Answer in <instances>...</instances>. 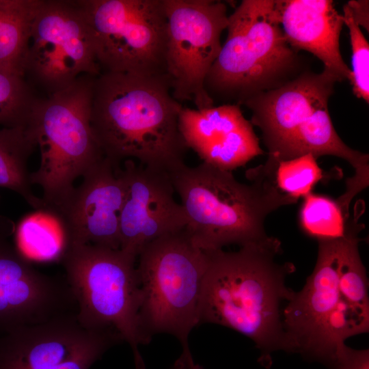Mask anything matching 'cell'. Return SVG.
Here are the masks:
<instances>
[{
  "label": "cell",
  "mask_w": 369,
  "mask_h": 369,
  "mask_svg": "<svg viewBox=\"0 0 369 369\" xmlns=\"http://www.w3.org/2000/svg\"><path fill=\"white\" fill-rule=\"evenodd\" d=\"M275 12L291 48L310 52L340 81L349 80L351 71L340 49L343 16L333 1H275Z\"/></svg>",
  "instance_id": "obj_18"
},
{
  "label": "cell",
  "mask_w": 369,
  "mask_h": 369,
  "mask_svg": "<svg viewBox=\"0 0 369 369\" xmlns=\"http://www.w3.org/2000/svg\"><path fill=\"white\" fill-rule=\"evenodd\" d=\"M103 72L166 74L163 0H79Z\"/></svg>",
  "instance_id": "obj_9"
},
{
  "label": "cell",
  "mask_w": 369,
  "mask_h": 369,
  "mask_svg": "<svg viewBox=\"0 0 369 369\" xmlns=\"http://www.w3.org/2000/svg\"><path fill=\"white\" fill-rule=\"evenodd\" d=\"M171 369H204L202 366L193 361L191 351H182L175 361Z\"/></svg>",
  "instance_id": "obj_28"
},
{
  "label": "cell",
  "mask_w": 369,
  "mask_h": 369,
  "mask_svg": "<svg viewBox=\"0 0 369 369\" xmlns=\"http://www.w3.org/2000/svg\"><path fill=\"white\" fill-rule=\"evenodd\" d=\"M15 243L27 258L61 260L66 249L64 232L57 218L43 210L24 217L15 229Z\"/></svg>",
  "instance_id": "obj_21"
},
{
  "label": "cell",
  "mask_w": 369,
  "mask_h": 369,
  "mask_svg": "<svg viewBox=\"0 0 369 369\" xmlns=\"http://www.w3.org/2000/svg\"><path fill=\"white\" fill-rule=\"evenodd\" d=\"M299 221L303 231L317 241L343 238L346 215L336 200L311 193L303 197Z\"/></svg>",
  "instance_id": "obj_22"
},
{
  "label": "cell",
  "mask_w": 369,
  "mask_h": 369,
  "mask_svg": "<svg viewBox=\"0 0 369 369\" xmlns=\"http://www.w3.org/2000/svg\"><path fill=\"white\" fill-rule=\"evenodd\" d=\"M137 259L120 249L83 245L67 247L61 261L80 323L118 333L131 346L135 368L146 369L139 346L151 340L141 327Z\"/></svg>",
  "instance_id": "obj_7"
},
{
  "label": "cell",
  "mask_w": 369,
  "mask_h": 369,
  "mask_svg": "<svg viewBox=\"0 0 369 369\" xmlns=\"http://www.w3.org/2000/svg\"><path fill=\"white\" fill-rule=\"evenodd\" d=\"M208 254L191 241L185 228L146 245L137 259L141 329L151 340L168 333L189 351L190 333L200 325Z\"/></svg>",
  "instance_id": "obj_5"
},
{
  "label": "cell",
  "mask_w": 369,
  "mask_h": 369,
  "mask_svg": "<svg viewBox=\"0 0 369 369\" xmlns=\"http://www.w3.org/2000/svg\"><path fill=\"white\" fill-rule=\"evenodd\" d=\"M37 99L24 77L0 72V125L3 128L27 126Z\"/></svg>",
  "instance_id": "obj_24"
},
{
  "label": "cell",
  "mask_w": 369,
  "mask_h": 369,
  "mask_svg": "<svg viewBox=\"0 0 369 369\" xmlns=\"http://www.w3.org/2000/svg\"><path fill=\"white\" fill-rule=\"evenodd\" d=\"M183 106L166 74L103 72L94 78L91 124L105 156L170 172L189 149L180 133Z\"/></svg>",
  "instance_id": "obj_2"
},
{
  "label": "cell",
  "mask_w": 369,
  "mask_h": 369,
  "mask_svg": "<svg viewBox=\"0 0 369 369\" xmlns=\"http://www.w3.org/2000/svg\"><path fill=\"white\" fill-rule=\"evenodd\" d=\"M206 252L200 324L219 325L247 337L260 350L258 362L269 368L273 353H289L282 315L295 292L286 285L295 265L277 260L282 249L275 237L235 251Z\"/></svg>",
  "instance_id": "obj_1"
},
{
  "label": "cell",
  "mask_w": 369,
  "mask_h": 369,
  "mask_svg": "<svg viewBox=\"0 0 369 369\" xmlns=\"http://www.w3.org/2000/svg\"><path fill=\"white\" fill-rule=\"evenodd\" d=\"M14 232L12 221L0 216V336L77 311L66 277L34 268L10 240Z\"/></svg>",
  "instance_id": "obj_13"
},
{
  "label": "cell",
  "mask_w": 369,
  "mask_h": 369,
  "mask_svg": "<svg viewBox=\"0 0 369 369\" xmlns=\"http://www.w3.org/2000/svg\"><path fill=\"white\" fill-rule=\"evenodd\" d=\"M96 77L84 74L72 85L38 98L28 128L40 150L38 168L30 174L42 191L44 210L56 215L74 189V182L105 154L91 124Z\"/></svg>",
  "instance_id": "obj_4"
},
{
  "label": "cell",
  "mask_w": 369,
  "mask_h": 369,
  "mask_svg": "<svg viewBox=\"0 0 369 369\" xmlns=\"http://www.w3.org/2000/svg\"><path fill=\"white\" fill-rule=\"evenodd\" d=\"M167 18L165 71L174 98L195 109L213 106L207 75L228 25L227 8L215 0H163Z\"/></svg>",
  "instance_id": "obj_10"
},
{
  "label": "cell",
  "mask_w": 369,
  "mask_h": 369,
  "mask_svg": "<svg viewBox=\"0 0 369 369\" xmlns=\"http://www.w3.org/2000/svg\"><path fill=\"white\" fill-rule=\"evenodd\" d=\"M343 11L344 25L348 29L352 50V70L349 81L354 94L368 103L369 44L346 4Z\"/></svg>",
  "instance_id": "obj_25"
},
{
  "label": "cell",
  "mask_w": 369,
  "mask_h": 369,
  "mask_svg": "<svg viewBox=\"0 0 369 369\" xmlns=\"http://www.w3.org/2000/svg\"><path fill=\"white\" fill-rule=\"evenodd\" d=\"M168 173L187 217L185 229L204 251L270 241L273 236L264 227L266 217L297 202L279 191L264 165L247 171L249 184L203 162L195 167L183 163Z\"/></svg>",
  "instance_id": "obj_3"
},
{
  "label": "cell",
  "mask_w": 369,
  "mask_h": 369,
  "mask_svg": "<svg viewBox=\"0 0 369 369\" xmlns=\"http://www.w3.org/2000/svg\"><path fill=\"white\" fill-rule=\"evenodd\" d=\"M341 239L318 241L314 269L302 290L295 291L282 315L289 353H299L329 369L346 339L369 331V320L358 315L340 297Z\"/></svg>",
  "instance_id": "obj_8"
},
{
  "label": "cell",
  "mask_w": 369,
  "mask_h": 369,
  "mask_svg": "<svg viewBox=\"0 0 369 369\" xmlns=\"http://www.w3.org/2000/svg\"><path fill=\"white\" fill-rule=\"evenodd\" d=\"M42 0H0V72L24 76L33 22Z\"/></svg>",
  "instance_id": "obj_19"
},
{
  "label": "cell",
  "mask_w": 369,
  "mask_h": 369,
  "mask_svg": "<svg viewBox=\"0 0 369 369\" xmlns=\"http://www.w3.org/2000/svg\"><path fill=\"white\" fill-rule=\"evenodd\" d=\"M332 369H369V350L354 349L345 344Z\"/></svg>",
  "instance_id": "obj_26"
},
{
  "label": "cell",
  "mask_w": 369,
  "mask_h": 369,
  "mask_svg": "<svg viewBox=\"0 0 369 369\" xmlns=\"http://www.w3.org/2000/svg\"><path fill=\"white\" fill-rule=\"evenodd\" d=\"M126 193L120 218V249L137 256L152 241L186 228L187 217L174 198L168 172L123 162Z\"/></svg>",
  "instance_id": "obj_15"
},
{
  "label": "cell",
  "mask_w": 369,
  "mask_h": 369,
  "mask_svg": "<svg viewBox=\"0 0 369 369\" xmlns=\"http://www.w3.org/2000/svg\"><path fill=\"white\" fill-rule=\"evenodd\" d=\"M121 338L90 329L77 312L0 336V369H90Z\"/></svg>",
  "instance_id": "obj_12"
},
{
  "label": "cell",
  "mask_w": 369,
  "mask_h": 369,
  "mask_svg": "<svg viewBox=\"0 0 369 369\" xmlns=\"http://www.w3.org/2000/svg\"><path fill=\"white\" fill-rule=\"evenodd\" d=\"M120 165L105 156L83 176L81 184L55 215L66 248L94 245L120 249V218L126 193Z\"/></svg>",
  "instance_id": "obj_14"
},
{
  "label": "cell",
  "mask_w": 369,
  "mask_h": 369,
  "mask_svg": "<svg viewBox=\"0 0 369 369\" xmlns=\"http://www.w3.org/2000/svg\"><path fill=\"white\" fill-rule=\"evenodd\" d=\"M36 146L28 126L0 129V187L16 192L36 210H44L41 197L32 191L27 169L28 160Z\"/></svg>",
  "instance_id": "obj_20"
},
{
  "label": "cell",
  "mask_w": 369,
  "mask_h": 369,
  "mask_svg": "<svg viewBox=\"0 0 369 369\" xmlns=\"http://www.w3.org/2000/svg\"><path fill=\"white\" fill-rule=\"evenodd\" d=\"M338 81L340 80L324 68L319 74H302L244 102L252 111L251 123L262 132L269 155L316 109L328 104Z\"/></svg>",
  "instance_id": "obj_17"
},
{
  "label": "cell",
  "mask_w": 369,
  "mask_h": 369,
  "mask_svg": "<svg viewBox=\"0 0 369 369\" xmlns=\"http://www.w3.org/2000/svg\"><path fill=\"white\" fill-rule=\"evenodd\" d=\"M273 181L282 193L298 200L312 193L323 178V172L311 154L277 162L266 161Z\"/></svg>",
  "instance_id": "obj_23"
},
{
  "label": "cell",
  "mask_w": 369,
  "mask_h": 369,
  "mask_svg": "<svg viewBox=\"0 0 369 369\" xmlns=\"http://www.w3.org/2000/svg\"><path fill=\"white\" fill-rule=\"evenodd\" d=\"M178 124L187 148L216 168L231 172L264 153L252 124L237 104L201 109L183 107Z\"/></svg>",
  "instance_id": "obj_16"
},
{
  "label": "cell",
  "mask_w": 369,
  "mask_h": 369,
  "mask_svg": "<svg viewBox=\"0 0 369 369\" xmlns=\"http://www.w3.org/2000/svg\"><path fill=\"white\" fill-rule=\"evenodd\" d=\"M346 5L357 25L368 30V1H350Z\"/></svg>",
  "instance_id": "obj_27"
},
{
  "label": "cell",
  "mask_w": 369,
  "mask_h": 369,
  "mask_svg": "<svg viewBox=\"0 0 369 369\" xmlns=\"http://www.w3.org/2000/svg\"><path fill=\"white\" fill-rule=\"evenodd\" d=\"M100 74L94 40L79 1L42 0L32 24L24 76L48 95L84 74Z\"/></svg>",
  "instance_id": "obj_11"
},
{
  "label": "cell",
  "mask_w": 369,
  "mask_h": 369,
  "mask_svg": "<svg viewBox=\"0 0 369 369\" xmlns=\"http://www.w3.org/2000/svg\"><path fill=\"white\" fill-rule=\"evenodd\" d=\"M226 30V42L206 79L210 96L235 98L239 105L287 82L297 56L277 19L275 1H242L228 16Z\"/></svg>",
  "instance_id": "obj_6"
}]
</instances>
